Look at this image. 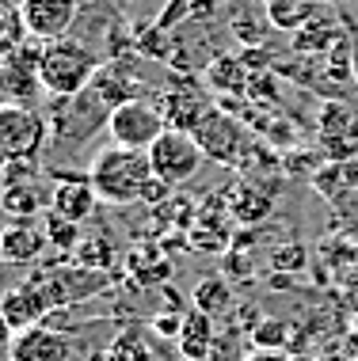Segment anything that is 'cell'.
<instances>
[{
    "label": "cell",
    "instance_id": "cell-1",
    "mask_svg": "<svg viewBox=\"0 0 358 361\" xmlns=\"http://www.w3.org/2000/svg\"><path fill=\"white\" fill-rule=\"evenodd\" d=\"M88 179L103 206H141L145 190L153 183V164L149 152L122 149V145H107L92 156Z\"/></svg>",
    "mask_w": 358,
    "mask_h": 361
},
{
    "label": "cell",
    "instance_id": "cell-2",
    "mask_svg": "<svg viewBox=\"0 0 358 361\" xmlns=\"http://www.w3.org/2000/svg\"><path fill=\"white\" fill-rule=\"evenodd\" d=\"M100 69H103L100 54L92 46L76 42V38H54V42L38 46V73H42V87L50 99L80 95Z\"/></svg>",
    "mask_w": 358,
    "mask_h": 361
},
{
    "label": "cell",
    "instance_id": "cell-3",
    "mask_svg": "<svg viewBox=\"0 0 358 361\" xmlns=\"http://www.w3.org/2000/svg\"><path fill=\"white\" fill-rule=\"evenodd\" d=\"M46 122H50V145H57V149H76V145L92 141L100 130H107L111 106L103 103L92 87H84L80 95L54 99Z\"/></svg>",
    "mask_w": 358,
    "mask_h": 361
},
{
    "label": "cell",
    "instance_id": "cell-4",
    "mask_svg": "<svg viewBox=\"0 0 358 361\" xmlns=\"http://www.w3.org/2000/svg\"><path fill=\"white\" fill-rule=\"evenodd\" d=\"M50 149V122L27 103H0V164L42 160Z\"/></svg>",
    "mask_w": 358,
    "mask_h": 361
},
{
    "label": "cell",
    "instance_id": "cell-5",
    "mask_svg": "<svg viewBox=\"0 0 358 361\" xmlns=\"http://www.w3.org/2000/svg\"><path fill=\"white\" fill-rule=\"evenodd\" d=\"M27 286L38 289V297L46 300V308L61 312L76 305V300H88L92 293H100L107 286V274H100V270H84V267H65V262H50V267H31V274L23 278Z\"/></svg>",
    "mask_w": 358,
    "mask_h": 361
},
{
    "label": "cell",
    "instance_id": "cell-6",
    "mask_svg": "<svg viewBox=\"0 0 358 361\" xmlns=\"http://www.w3.org/2000/svg\"><path fill=\"white\" fill-rule=\"evenodd\" d=\"M202 160H206V152H202V145L195 141V133L176 130V126H168V130L153 141V149H149L153 175H157L160 183H168L172 190L195 179L198 168H202Z\"/></svg>",
    "mask_w": 358,
    "mask_h": 361
},
{
    "label": "cell",
    "instance_id": "cell-7",
    "mask_svg": "<svg viewBox=\"0 0 358 361\" xmlns=\"http://www.w3.org/2000/svg\"><path fill=\"white\" fill-rule=\"evenodd\" d=\"M164 130H168V118H164L160 103H153V99H130V103L114 106L111 122H107L111 145L138 149V152H149L153 141H157Z\"/></svg>",
    "mask_w": 358,
    "mask_h": 361
},
{
    "label": "cell",
    "instance_id": "cell-8",
    "mask_svg": "<svg viewBox=\"0 0 358 361\" xmlns=\"http://www.w3.org/2000/svg\"><path fill=\"white\" fill-rule=\"evenodd\" d=\"M42 73H38V46H16V50L0 54V99L4 103H27L42 95Z\"/></svg>",
    "mask_w": 358,
    "mask_h": 361
},
{
    "label": "cell",
    "instance_id": "cell-9",
    "mask_svg": "<svg viewBox=\"0 0 358 361\" xmlns=\"http://www.w3.org/2000/svg\"><path fill=\"white\" fill-rule=\"evenodd\" d=\"M8 361H80V357H76V338L46 319V324L16 331L12 346H8Z\"/></svg>",
    "mask_w": 358,
    "mask_h": 361
},
{
    "label": "cell",
    "instance_id": "cell-10",
    "mask_svg": "<svg viewBox=\"0 0 358 361\" xmlns=\"http://www.w3.org/2000/svg\"><path fill=\"white\" fill-rule=\"evenodd\" d=\"M195 141L202 145L206 160L229 164V168L240 164L248 152V137H244V130H240V122L229 118V114H221V111L202 114V122L195 126Z\"/></svg>",
    "mask_w": 358,
    "mask_h": 361
},
{
    "label": "cell",
    "instance_id": "cell-11",
    "mask_svg": "<svg viewBox=\"0 0 358 361\" xmlns=\"http://www.w3.org/2000/svg\"><path fill=\"white\" fill-rule=\"evenodd\" d=\"M54 179L50 187V213H57V217L65 221H76L84 224L95 213V206H100V194H95L88 171H46Z\"/></svg>",
    "mask_w": 358,
    "mask_h": 361
},
{
    "label": "cell",
    "instance_id": "cell-12",
    "mask_svg": "<svg viewBox=\"0 0 358 361\" xmlns=\"http://www.w3.org/2000/svg\"><path fill=\"white\" fill-rule=\"evenodd\" d=\"M76 12L80 4L76 0H27L19 8L23 16V27L35 42H54V38H69L73 23H76Z\"/></svg>",
    "mask_w": 358,
    "mask_h": 361
},
{
    "label": "cell",
    "instance_id": "cell-13",
    "mask_svg": "<svg viewBox=\"0 0 358 361\" xmlns=\"http://www.w3.org/2000/svg\"><path fill=\"white\" fill-rule=\"evenodd\" d=\"M321 141L332 160L358 156V106L343 99H328L321 106Z\"/></svg>",
    "mask_w": 358,
    "mask_h": 361
},
{
    "label": "cell",
    "instance_id": "cell-14",
    "mask_svg": "<svg viewBox=\"0 0 358 361\" xmlns=\"http://www.w3.org/2000/svg\"><path fill=\"white\" fill-rule=\"evenodd\" d=\"M160 111H164V118H168V126L195 133V126L202 122V114L210 111V106H206V92H202V84H195V76H191V73H183L179 80L160 95Z\"/></svg>",
    "mask_w": 358,
    "mask_h": 361
},
{
    "label": "cell",
    "instance_id": "cell-15",
    "mask_svg": "<svg viewBox=\"0 0 358 361\" xmlns=\"http://www.w3.org/2000/svg\"><path fill=\"white\" fill-rule=\"evenodd\" d=\"M50 240L46 228H38L35 221H8L0 228V262L4 267H35L46 255Z\"/></svg>",
    "mask_w": 358,
    "mask_h": 361
},
{
    "label": "cell",
    "instance_id": "cell-16",
    "mask_svg": "<svg viewBox=\"0 0 358 361\" xmlns=\"http://www.w3.org/2000/svg\"><path fill=\"white\" fill-rule=\"evenodd\" d=\"M88 87L111 106V111L122 106V103H130V99H149L145 87H141V76L133 73L130 65H122V61H107L100 73H95V80Z\"/></svg>",
    "mask_w": 358,
    "mask_h": 361
},
{
    "label": "cell",
    "instance_id": "cell-17",
    "mask_svg": "<svg viewBox=\"0 0 358 361\" xmlns=\"http://www.w3.org/2000/svg\"><path fill=\"white\" fill-rule=\"evenodd\" d=\"M0 316L8 319L12 331H27L35 324H46V319H50V308H46V300L38 297L35 286L19 281V286L4 289V297H0Z\"/></svg>",
    "mask_w": 358,
    "mask_h": 361
},
{
    "label": "cell",
    "instance_id": "cell-18",
    "mask_svg": "<svg viewBox=\"0 0 358 361\" xmlns=\"http://www.w3.org/2000/svg\"><path fill=\"white\" fill-rule=\"evenodd\" d=\"M0 209L12 221H38L42 213H50V187L42 179L12 183L0 190Z\"/></svg>",
    "mask_w": 358,
    "mask_h": 361
},
{
    "label": "cell",
    "instance_id": "cell-19",
    "mask_svg": "<svg viewBox=\"0 0 358 361\" xmlns=\"http://www.w3.org/2000/svg\"><path fill=\"white\" fill-rule=\"evenodd\" d=\"M214 343H217L214 319H210L206 312H198V308L183 312V324H179V335H176V350H179V354L191 357V361H210Z\"/></svg>",
    "mask_w": 358,
    "mask_h": 361
},
{
    "label": "cell",
    "instance_id": "cell-20",
    "mask_svg": "<svg viewBox=\"0 0 358 361\" xmlns=\"http://www.w3.org/2000/svg\"><path fill=\"white\" fill-rule=\"evenodd\" d=\"M248 80H251V73H248V65L240 61L237 54H217V57L206 61V84L214 87V92L248 95Z\"/></svg>",
    "mask_w": 358,
    "mask_h": 361
},
{
    "label": "cell",
    "instance_id": "cell-21",
    "mask_svg": "<svg viewBox=\"0 0 358 361\" xmlns=\"http://www.w3.org/2000/svg\"><path fill=\"white\" fill-rule=\"evenodd\" d=\"M343 35H347V31H335L332 16H321V12H316L305 27H297V35H294V50L302 54V57L328 54V46H335Z\"/></svg>",
    "mask_w": 358,
    "mask_h": 361
},
{
    "label": "cell",
    "instance_id": "cell-22",
    "mask_svg": "<svg viewBox=\"0 0 358 361\" xmlns=\"http://www.w3.org/2000/svg\"><path fill=\"white\" fill-rule=\"evenodd\" d=\"M267 8V23L282 27V31H294V27H305L309 19L321 12L316 0H259Z\"/></svg>",
    "mask_w": 358,
    "mask_h": 361
},
{
    "label": "cell",
    "instance_id": "cell-23",
    "mask_svg": "<svg viewBox=\"0 0 358 361\" xmlns=\"http://www.w3.org/2000/svg\"><path fill=\"white\" fill-rule=\"evenodd\" d=\"M191 308L206 312L210 319L225 316V312L233 308V289H229V281L225 278H202L195 286V293H191Z\"/></svg>",
    "mask_w": 358,
    "mask_h": 361
},
{
    "label": "cell",
    "instance_id": "cell-24",
    "mask_svg": "<svg viewBox=\"0 0 358 361\" xmlns=\"http://www.w3.org/2000/svg\"><path fill=\"white\" fill-rule=\"evenodd\" d=\"M111 361H160V354L153 350L149 335H145L141 327H126L114 335V343L107 346Z\"/></svg>",
    "mask_w": 358,
    "mask_h": 361
},
{
    "label": "cell",
    "instance_id": "cell-25",
    "mask_svg": "<svg viewBox=\"0 0 358 361\" xmlns=\"http://www.w3.org/2000/svg\"><path fill=\"white\" fill-rule=\"evenodd\" d=\"M73 259H76V267H84V270H107L111 262H114V251H111V240L103 236V232H95V236H84L80 243H76V251H73Z\"/></svg>",
    "mask_w": 358,
    "mask_h": 361
},
{
    "label": "cell",
    "instance_id": "cell-26",
    "mask_svg": "<svg viewBox=\"0 0 358 361\" xmlns=\"http://www.w3.org/2000/svg\"><path fill=\"white\" fill-rule=\"evenodd\" d=\"M46 240H50V247L57 251V255H73L76 243H80V224L76 221H65L57 217V213H46Z\"/></svg>",
    "mask_w": 358,
    "mask_h": 361
},
{
    "label": "cell",
    "instance_id": "cell-27",
    "mask_svg": "<svg viewBox=\"0 0 358 361\" xmlns=\"http://www.w3.org/2000/svg\"><path fill=\"white\" fill-rule=\"evenodd\" d=\"M27 27H23V16H19L16 4H8V0H0V54L16 50V46L27 42Z\"/></svg>",
    "mask_w": 358,
    "mask_h": 361
},
{
    "label": "cell",
    "instance_id": "cell-28",
    "mask_svg": "<svg viewBox=\"0 0 358 361\" xmlns=\"http://www.w3.org/2000/svg\"><path fill=\"white\" fill-rule=\"evenodd\" d=\"M251 343H256V350H282L286 324L282 319H259V324L251 327Z\"/></svg>",
    "mask_w": 358,
    "mask_h": 361
},
{
    "label": "cell",
    "instance_id": "cell-29",
    "mask_svg": "<svg viewBox=\"0 0 358 361\" xmlns=\"http://www.w3.org/2000/svg\"><path fill=\"white\" fill-rule=\"evenodd\" d=\"M248 99L251 103H278V76L275 73H251Z\"/></svg>",
    "mask_w": 358,
    "mask_h": 361
},
{
    "label": "cell",
    "instance_id": "cell-30",
    "mask_svg": "<svg viewBox=\"0 0 358 361\" xmlns=\"http://www.w3.org/2000/svg\"><path fill=\"white\" fill-rule=\"evenodd\" d=\"M210 361H248V354L240 350V335H237V331H221L214 350H210Z\"/></svg>",
    "mask_w": 358,
    "mask_h": 361
},
{
    "label": "cell",
    "instance_id": "cell-31",
    "mask_svg": "<svg viewBox=\"0 0 358 361\" xmlns=\"http://www.w3.org/2000/svg\"><path fill=\"white\" fill-rule=\"evenodd\" d=\"M343 31L351 38V69H354V87H358V23L343 12Z\"/></svg>",
    "mask_w": 358,
    "mask_h": 361
},
{
    "label": "cell",
    "instance_id": "cell-32",
    "mask_svg": "<svg viewBox=\"0 0 358 361\" xmlns=\"http://www.w3.org/2000/svg\"><path fill=\"white\" fill-rule=\"evenodd\" d=\"M179 324H183V316H157V319H153V331H157V335L176 338L179 335Z\"/></svg>",
    "mask_w": 358,
    "mask_h": 361
},
{
    "label": "cell",
    "instance_id": "cell-33",
    "mask_svg": "<svg viewBox=\"0 0 358 361\" xmlns=\"http://www.w3.org/2000/svg\"><path fill=\"white\" fill-rule=\"evenodd\" d=\"M248 361H286L282 350H251Z\"/></svg>",
    "mask_w": 358,
    "mask_h": 361
},
{
    "label": "cell",
    "instance_id": "cell-34",
    "mask_svg": "<svg viewBox=\"0 0 358 361\" xmlns=\"http://www.w3.org/2000/svg\"><path fill=\"white\" fill-rule=\"evenodd\" d=\"M12 335H16V331L8 327L4 316H0V354H8V346H12Z\"/></svg>",
    "mask_w": 358,
    "mask_h": 361
},
{
    "label": "cell",
    "instance_id": "cell-35",
    "mask_svg": "<svg viewBox=\"0 0 358 361\" xmlns=\"http://www.w3.org/2000/svg\"><path fill=\"white\" fill-rule=\"evenodd\" d=\"M217 4H221V0H195V4H191V19H198L202 12H214Z\"/></svg>",
    "mask_w": 358,
    "mask_h": 361
},
{
    "label": "cell",
    "instance_id": "cell-36",
    "mask_svg": "<svg viewBox=\"0 0 358 361\" xmlns=\"http://www.w3.org/2000/svg\"><path fill=\"white\" fill-rule=\"evenodd\" d=\"M80 361H111V354H107V350H95V354H88V357H80Z\"/></svg>",
    "mask_w": 358,
    "mask_h": 361
},
{
    "label": "cell",
    "instance_id": "cell-37",
    "mask_svg": "<svg viewBox=\"0 0 358 361\" xmlns=\"http://www.w3.org/2000/svg\"><path fill=\"white\" fill-rule=\"evenodd\" d=\"M160 361H191V357H183V354H179V350H176V354H164Z\"/></svg>",
    "mask_w": 358,
    "mask_h": 361
},
{
    "label": "cell",
    "instance_id": "cell-38",
    "mask_svg": "<svg viewBox=\"0 0 358 361\" xmlns=\"http://www.w3.org/2000/svg\"><path fill=\"white\" fill-rule=\"evenodd\" d=\"M8 4H16V8H23V4H27V0H8Z\"/></svg>",
    "mask_w": 358,
    "mask_h": 361
},
{
    "label": "cell",
    "instance_id": "cell-39",
    "mask_svg": "<svg viewBox=\"0 0 358 361\" xmlns=\"http://www.w3.org/2000/svg\"><path fill=\"white\" fill-rule=\"evenodd\" d=\"M0 361H8V354H0Z\"/></svg>",
    "mask_w": 358,
    "mask_h": 361
}]
</instances>
